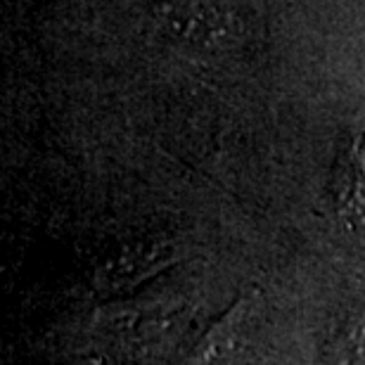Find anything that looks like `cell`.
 I'll return each instance as SVG.
<instances>
[{
    "instance_id": "cell-1",
    "label": "cell",
    "mask_w": 365,
    "mask_h": 365,
    "mask_svg": "<svg viewBox=\"0 0 365 365\" xmlns=\"http://www.w3.org/2000/svg\"><path fill=\"white\" fill-rule=\"evenodd\" d=\"M254 297H259V294L250 292V294H245L240 302L232 304V309L225 311L223 316L204 332V337L197 341V346L182 359L180 365H207L228 351L237 337V330H240V325H242L247 311H250V306L254 304Z\"/></svg>"
},
{
    "instance_id": "cell-3",
    "label": "cell",
    "mask_w": 365,
    "mask_h": 365,
    "mask_svg": "<svg viewBox=\"0 0 365 365\" xmlns=\"http://www.w3.org/2000/svg\"><path fill=\"white\" fill-rule=\"evenodd\" d=\"M363 341H365V320L351 325L344 337L339 339L337 354H334V365H359Z\"/></svg>"
},
{
    "instance_id": "cell-2",
    "label": "cell",
    "mask_w": 365,
    "mask_h": 365,
    "mask_svg": "<svg viewBox=\"0 0 365 365\" xmlns=\"http://www.w3.org/2000/svg\"><path fill=\"white\" fill-rule=\"evenodd\" d=\"M171 247L169 245H152L138 247V250L123 252L119 259L107 264L100 271V284L107 287H121V284H133L143 277L157 273L159 268L171 264Z\"/></svg>"
}]
</instances>
